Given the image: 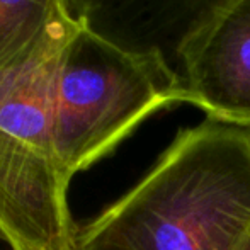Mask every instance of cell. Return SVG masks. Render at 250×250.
<instances>
[{"instance_id":"6da1fadb","label":"cell","mask_w":250,"mask_h":250,"mask_svg":"<svg viewBox=\"0 0 250 250\" xmlns=\"http://www.w3.org/2000/svg\"><path fill=\"white\" fill-rule=\"evenodd\" d=\"M250 228V126L206 118L177 133L77 250H237Z\"/></svg>"},{"instance_id":"7a4b0ae2","label":"cell","mask_w":250,"mask_h":250,"mask_svg":"<svg viewBox=\"0 0 250 250\" xmlns=\"http://www.w3.org/2000/svg\"><path fill=\"white\" fill-rule=\"evenodd\" d=\"M87 21L72 12L26 60L0 72V238L12 250H77L53 101L63 56Z\"/></svg>"},{"instance_id":"3957f363","label":"cell","mask_w":250,"mask_h":250,"mask_svg":"<svg viewBox=\"0 0 250 250\" xmlns=\"http://www.w3.org/2000/svg\"><path fill=\"white\" fill-rule=\"evenodd\" d=\"M181 102V79L164 56L128 48L90 24L63 56L53 101V140L70 177L92 167L148 116Z\"/></svg>"},{"instance_id":"277c9868","label":"cell","mask_w":250,"mask_h":250,"mask_svg":"<svg viewBox=\"0 0 250 250\" xmlns=\"http://www.w3.org/2000/svg\"><path fill=\"white\" fill-rule=\"evenodd\" d=\"M177 75L181 102L250 126V0H227L191 31L179 50Z\"/></svg>"},{"instance_id":"5b68a950","label":"cell","mask_w":250,"mask_h":250,"mask_svg":"<svg viewBox=\"0 0 250 250\" xmlns=\"http://www.w3.org/2000/svg\"><path fill=\"white\" fill-rule=\"evenodd\" d=\"M133 27L128 48L164 56L177 72V55L186 38L227 0H116Z\"/></svg>"},{"instance_id":"8992f818","label":"cell","mask_w":250,"mask_h":250,"mask_svg":"<svg viewBox=\"0 0 250 250\" xmlns=\"http://www.w3.org/2000/svg\"><path fill=\"white\" fill-rule=\"evenodd\" d=\"M70 14V0H0V72L26 60Z\"/></svg>"},{"instance_id":"52a82bcc","label":"cell","mask_w":250,"mask_h":250,"mask_svg":"<svg viewBox=\"0 0 250 250\" xmlns=\"http://www.w3.org/2000/svg\"><path fill=\"white\" fill-rule=\"evenodd\" d=\"M237 250H250V228H249V231L244 235V238H242V242L238 244V247Z\"/></svg>"}]
</instances>
